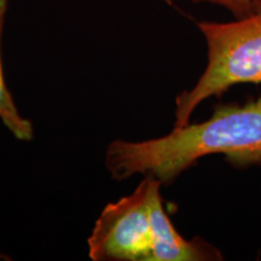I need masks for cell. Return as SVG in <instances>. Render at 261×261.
<instances>
[{"label":"cell","instance_id":"obj_3","mask_svg":"<svg viewBox=\"0 0 261 261\" xmlns=\"http://www.w3.org/2000/svg\"><path fill=\"white\" fill-rule=\"evenodd\" d=\"M207 65L194 87L175 97L174 127L188 125L202 103L236 85L261 84V3L255 12L231 22H198Z\"/></svg>","mask_w":261,"mask_h":261},{"label":"cell","instance_id":"obj_1","mask_svg":"<svg viewBox=\"0 0 261 261\" xmlns=\"http://www.w3.org/2000/svg\"><path fill=\"white\" fill-rule=\"evenodd\" d=\"M211 155H223L237 168L261 167V97L243 104H217L210 119L173 127L159 138L113 140L104 165L114 180L140 174L169 185Z\"/></svg>","mask_w":261,"mask_h":261},{"label":"cell","instance_id":"obj_2","mask_svg":"<svg viewBox=\"0 0 261 261\" xmlns=\"http://www.w3.org/2000/svg\"><path fill=\"white\" fill-rule=\"evenodd\" d=\"M161 181L144 177L135 191L107 204L89 240L93 261H219L223 254L201 237L178 232L163 205Z\"/></svg>","mask_w":261,"mask_h":261},{"label":"cell","instance_id":"obj_5","mask_svg":"<svg viewBox=\"0 0 261 261\" xmlns=\"http://www.w3.org/2000/svg\"><path fill=\"white\" fill-rule=\"evenodd\" d=\"M187 2L195 3V4L207 3V4L221 6L231 12L233 18H242L255 12L260 6L261 0H187Z\"/></svg>","mask_w":261,"mask_h":261},{"label":"cell","instance_id":"obj_4","mask_svg":"<svg viewBox=\"0 0 261 261\" xmlns=\"http://www.w3.org/2000/svg\"><path fill=\"white\" fill-rule=\"evenodd\" d=\"M9 0H0V121L10 133L21 142H31L34 137V127L31 120L25 119L18 112L14 97L8 89L2 63V39L4 33Z\"/></svg>","mask_w":261,"mask_h":261}]
</instances>
